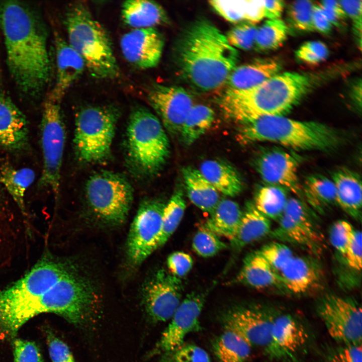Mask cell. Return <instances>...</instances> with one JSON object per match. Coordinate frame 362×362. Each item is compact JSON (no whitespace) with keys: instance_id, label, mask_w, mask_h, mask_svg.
I'll use <instances>...</instances> for the list:
<instances>
[{"instance_id":"6da1fadb","label":"cell","mask_w":362,"mask_h":362,"mask_svg":"<svg viewBox=\"0 0 362 362\" xmlns=\"http://www.w3.org/2000/svg\"><path fill=\"white\" fill-rule=\"evenodd\" d=\"M96 290L77 268L49 255L0 290V338H13L27 321L43 313L83 326L97 308Z\"/></svg>"},{"instance_id":"7a4b0ae2","label":"cell","mask_w":362,"mask_h":362,"mask_svg":"<svg viewBox=\"0 0 362 362\" xmlns=\"http://www.w3.org/2000/svg\"><path fill=\"white\" fill-rule=\"evenodd\" d=\"M0 28L11 76L25 95L38 98L48 84L51 74L48 34L44 21L24 3L2 1Z\"/></svg>"},{"instance_id":"3957f363","label":"cell","mask_w":362,"mask_h":362,"mask_svg":"<svg viewBox=\"0 0 362 362\" xmlns=\"http://www.w3.org/2000/svg\"><path fill=\"white\" fill-rule=\"evenodd\" d=\"M178 71L199 91H213L226 84L239 55L221 31L205 19L195 21L181 33L174 48Z\"/></svg>"},{"instance_id":"277c9868","label":"cell","mask_w":362,"mask_h":362,"mask_svg":"<svg viewBox=\"0 0 362 362\" xmlns=\"http://www.w3.org/2000/svg\"><path fill=\"white\" fill-rule=\"evenodd\" d=\"M313 84L311 77L285 72L244 90L227 89L219 101L231 121L263 116H284L301 100Z\"/></svg>"},{"instance_id":"5b68a950","label":"cell","mask_w":362,"mask_h":362,"mask_svg":"<svg viewBox=\"0 0 362 362\" xmlns=\"http://www.w3.org/2000/svg\"><path fill=\"white\" fill-rule=\"evenodd\" d=\"M233 122L238 141L245 144L269 142L297 151L329 152L338 148L343 141L337 129L318 122L263 116Z\"/></svg>"},{"instance_id":"8992f818","label":"cell","mask_w":362,"mask_h":362,"mask_svg":"<svg viewBox=\"0 0 362 362\" xmlns=\"http://www.w3.org/2000/svg\"><path fill=\"white\" fill-rule=\"evenodd\" d=\"M64 23L68 43L83 59L93 76L99 79L119 76V68L110 36L94 18L84 2L76 1L68 6Z\"/></svg>"},{"instance_id":"52a82bcc","label":"cell","mask_w":362,"mask_h":362,"mask_svg":"<svg viewBox=\"0 0 362 362\" xmlns=\"http://www.w3.org/2000/svg\"><path fill=\"white\" fill-rule=\"evenodd\" d=\"M127 146L133 164L147 174L158 171L170 154L169 139L159 119L140 106L134 107L130 115Z\"/></svg>"},{"instance_id":"ba28073f","label":"cell","mask_w":362,"mask_h":362,"mask_svg":"<svg viewBox=\"0 0 362 362\" xmlns=\"http://www.w3.org/2000/svg\"><path fill=\"white\" fill-rule=\"evenodd\" d=\"M119 116V109L113 105L89 106L78 111L73 142L79 160L96 163L108 158Z\"/></svg>"},{"instance_id":"9c48e42d","label":"cell","mask_w":362,"mask_h":362,"mask_svg":"<svg viewBox=\"0 0 362 362\" xmlns=\"http://www.w3.org/2000/svg\"><path fill=\"white\" fill-rule=\"evenodd\" d=\"M85 194L94 214L104 222L123 223L133 200V189L121 175L102 171L91 176L85 186Z\"/></svg>"},{"instance_id":"30bf717a","label":"cell","mask_w":362,"mask_h":362,"mask_svg":"<svg viewBox=\"0 0 362 362\" xmlns=\"http://www.w3.org/2000/svg\"><path fill=\"white\" fill-rule=\"evenodd\" d=\"M61 102L49 96L44 102L40 124L43 169L38 186L51 190L57 199L60 191V173L66 132Z\"/></svg>"},{"instance_id":"8fae6325","label":"cell","mask_w":362,"mask_h":362,"mask_svg":"<svg viewBox=\"0 0 362 362\" xmlns=\"http://www.w3.org/2000/svg\"><path fill=\"white\" fill-rule=\"evenodd\" d=\"M278 225L270 236L282 242L297 245L317 258L323 252L325 238L318 220L310 208L302 201L288 198Z\"/></svg>"},{"instance_id":"7c38bea8","label":"cell","mask_w":362,"mask_h":362,"mask_svg":"<svg viewBox=\"0 0 362 362\" xmlns=\"http://www.w3.org/2000/svg\"><path fill=\"white\" fill-rule=\"evenodd\" d=\"M316 311L336 341L341 344H361V308L354 299L326 294L318 302Z\"/></svg>"},{"instance_id":"4fadbf2b","label":"cell","mask_w":362,"mask_h":362,"mask_svg":"<svg viewBox=\"0 0 362 362\" xmlns=\"http://www.w3.org/2000/svg\"><path fill=\"white\" fill-rule=\"evenodd\" d=\"M165 205L160 201L149 200L140 206L127 242V256L133 266L140 265L158 248Z\"/></svg>"},{"instance_id":"5bb4252c","label":"cell","mask_w":362,"mask_h":362,"mask_svg":"<svg viewBox=\"0 0 362 362\" xmlns=\"http://www.w3.org/2000/svg\"><path fill=\"white\" fill-rule=\"evenodd\" d=\"M184 287L180 278L160 269L144 283L142 302L148 317L153 322L170 319L183 300Z\"/></svg>"},{"instance_id":"9a60e30c","label":"cell","mask_w":362,"mask_h":362,"mask_svg":"<svg viewBox=\"0 0 362 362\" xmlns=\"http://www.w3.org/2000/svg\"><path fill=\"white\" fill-rule=\"evenodd\" d=\"M207 294L193 291L183 299L160 339L149 353V357L172 350L184 343L188 335L201 329L200 317Z\"/></svg>"},{"instance_id":"2e32d148","label":"cell","mask_w":362,"mask_h":362,"mask_svg":"<svg viewBox=\"0 0 362 362\" xmlns=\"http://www.w3.org/2000/svg\"><path fill=\"white\" fill-rule=\"evenodd\" d=\"M272 312L255 305H237L221 314L224 330L236 333L251 347L266 348L269 341Z\"/></svg>"},{"instance_id":"e0dca14e","label":"cell","mask_w":362,"mask_h":362,"mask_svg":"<svg viewBox=\"0 0 362 362\" xmlns=\"http://www.w3.org/2000/svg\"><path fill=\"white\" fill-rule=\"evenodd\" d=\"M307 332L302 324L289 313L273 314L269 341L264 349L273 360L294 361L306 346Z\"/></svg>"},{"instance_id":"ac0fdd59","label":"cell","mask_w":362,"mask_h":362,"mask_svg":"<svg viewBox=\"0 0 362 362\" xmlns=\"http://www.w3.org/2000/svg\"><path fill=\"white\" fill-rule=\"evenodd\" d=\"M299 164L293 154L277 147L262 149L253 159L255 169L265 183L297 195L302 192L297 173Z\"/></svg>"},{"instance_id":"d6986e66","label":"cell","mask_w":362,"mask_h":362,"mask_svg":"<svg viewBox=\"0 0 362 362\" xmlns=\"http://www.w3.org/2000/svg\"><path fill=\"white\" fill-rule=\"evenodd\" d=\"M147 99L169 134L179 135L184 121L194 105L192 96L180 86L155 84L149 89Z\"/></svg>"},{"instance_id":"ffe728a7","label":"cell","mask_w":362,"mask_h":362,"mask_svg":"<svg viewBox=\"0 0 362 362\" xmlns=\"http://www.w3.org/2000/svg\"><path fill=\"white\" fill-rule=\"evenodd\" d=\"M120 45L127 61L136 68L145 69L158 64L164 39L155 28L136 29L122 36Z\"/></svg>"},{"instance_id":"44dd1931","label":"cell","mask_w":362,"mask_h":362,"mask_svg":"<svg viewBox=\"0 0 362 362\" xmlns=\"http://www.w3.org/2000/svg\"><path fill=\"white\" fill-rule=\"evenodd\" d=\"M279 274L282 289L296 295L317 290L324 280L321 266L312 256L294 255Z\"/></svg>"},{"instance_id":"7402d4cb","label":"cell","mask_w":362,"mask_h":362,"mask_svg":"<svg viewBox=\"0 0 362 362\" xmlns=\"http://www.w3.org/2000/svg\"><path fill=\"white\" fill-rule=\"evenodd\" d=\"M29 141L26 116L8 95L0 92V146L20 152L28 149Z\"/></svg>"},{"instance_id":"603a6c76","label":"cell","mask_w":362,"mask_h":362,"mask_svg":"<svg viewBox=\"0 0 362 362\" xmlns=\"http://www.w3.org/2000/svg\"><path fill=\"white\" fill-rule=\"evenodd\" d=\"M56 52V79L55 86L49 96L61 102L68 88L79 78L86 68L78 54L59 35L54 39Z\"/></svg>"},{"instance_id":"cb8c5ba5","label":"cell","mask_w":362,"mask_h":362,"mask_svg":"<svg viewBox=\"0 0 362 362\" xmlns=\"http://www.w3.org/2000/svg\"><path fill=\"white\" fill-rule=\"evenodd\" d=\"M336 191V202L346 213L360 221L361 217V179L347 168L335 170L331 175Z\"/></svg>"},{"instance_id":"d4e9b609","label":"cell","mask_w":362,"mask_h":362,"mask_svg":"<svg viewBox=\"0 0 362 362\" xmlns=\"http://www.w3.org/2000/svg\"><path fill=\"white\" fill-rule=\"evenodd\" d=\"M234 282L256 289H282L279 274L257 251L245 258Z\"/></svg>"},{"instance_id":"484cf974","label":"cell","mask_w":362,"mask_h":362,"mask_svg":"<svg viewBox=\"0 0 362 362\" xmlns=\"http://www.w3.org/2000/svg\"><path fill=\"white\" fill-rule=\"evenodd\" d=\"M281 68L279 62L271 59L236 66L226 81L227 89L244 90L253 87L277 74Z\"/></svg>"},{"instance_id":"4316f807","label":"cell","mask_w":362,"mask_h":362,"mask_svg":"<svg viewBox=\"0 0 362 362\" xmlns=\"http://www.w3.org/2000/svg\"><path fill=\"white\" fill-rule=\"evenodd\" d=\"M122 19L133 29L154 28L166 23L168 17L164 9L151 1L129 0L121 6Z\"/></svg>"},{"instance_id":"83f0119b","label":"cell","mask_w":362,"mask_h":362,"mask_svg":"<svg viewBox=\"0 0 362 362\" xmlns=\"http://www.w3.org/2000/svg\"><path fill=\"white\" fill-rule=\"evenodd\" d=\"M271 220L261 213L253 203H246L236 232L230 240L235 249L243 247L269 234Z\"/></svg>"},{"instance_id":"f1b7e54d","label":"cell","mask_w":362,"mask_h":362,"mask_svg":"<svg viewBox=\"0 0 362 362\" xmlns=\"http://www.w3.org/2000/svg\"><path fill=\"white\" fill-rule=\"evenodd\" d=\"M216 190L229 197H235L243 190L244 185L240 174L228 163L209 159L202 163L199 169Z\"/></svg>"},{"instance_id":"f546056e","label":"cell","mask_w":362,"mask_h":362,"mask_svg":"<svg viewBox=\"0 0 362 362\" xmlns=\"http://www.w3.org/2000/svg\"><path fill=\"white\" fill-rule=\"evenodd\" d=\"M182 174L190 201L200 210L212 213L220 201L219 192L199 169L186 166L183 168Z\"/></svg>"},{"instance_id":"4dcf8cb0","label":"cell","mask_w":362,"mask_h":362,"mask_svg":"<svg viewBox=\"0 0 362 362\" xmlns=\"http://www.w3.org/2000/svg\"><path fill=\"white\" fill-rule=\"evenodd\" d=\"M35 179V172L30 168H16L8 161L0 165V182L24 215H26L25 193Z\"/></svg>"},{"instance_id":"1f68e13d","label":"cell","mask_w":362,"mask_h":362,"mask_svg":"<svg viewBox=\"0 0 362 362\" xmlns=\"http://www.w3.org/2000/svg\"><path fill=\"white\" fill-rule=\"evenodd\" d=\"M242 214L236 202L229 199L220 200L202 228L230 240L236 232Z\"/></svg>"},{"instance_id":"d6a6232c","label":"cell","mask_w":362,"mask_h":362,"mask_svg":"<svg viewBox=\"0 0 362 362\" xmlns=\"http://www.w3.org/2000/svg\"><path fill=\"white\" fill-rule=\"evenodd\" d=\"M301 189L306 202L317 212L323 213L336 205L334 185L323 175L315 174L306 177Z\"/></svg>"},{"instance_id":"836d02e7","label":"cell","mask_w":362,"mask_h":362,"mask_svg":"<svg viewBox=\"0 0 362 362\" xmlns=\"http://www.w3.org/2000/svg\"><path fill=\"white\" fill-rule=\"evenodd\" d=\"M212 345L218 362H246L251 351V347L247 342L228 330H224L215 338Z\"/></svg>"},{"instance_id":"e575fe53","label":"cell","mask_w":362,"mask_h":362,"mask_svg":"<svg viewBox=\"0 0 362 362\" xmlns=\"http://www.w3.org/2000/svg\"><path fill=\"white\" fill-rule=\"evenodd\" d=\"M215 119L213 110L206 105H194L182 125L179 135L182 142L190 146L212 126Z\"/></svg>"},{"instance_id":"d590c367","label":"cell","mask_w":362,"mask_h":362,"mask_svg":"<svg viewBox=\"0 0 362 362\" xmlns=\"http://www.w3.org/2000/svg\"><path fill=\"white\" fill-rule=\"evenodd\" d=\"M288 199L285 189L267 185L257 190L253 204L265 217L278 222L283 214Z\"/></svg>"},{"instance_id":"8d00e7d4","label":"cell","mask_w":362,"mask_h":362,"mask_svg":"<svg viewBox=\"0 0 362 362\" xmlns=\"http://www.w3.org/2000/svg\"><path fill=\"white\" fill-rule=\"evenodd\" d=\"M186 208L182 189L176 190L163 209L158 248L163 245L178 226Z\"/></svg>"},{"instance_id":"74e56055","label":"cell","mask_w":362,"mask_h":362,"mask_svg":"<svg viewBox=\"0 0 362 362\" xmlns=\"http://www.w3.org/2000/svg\"><path fill=\"white\" fill-rule=\"evenodd\" d=\"M288 32L287 25L281 19L267 20L257 29L254 45L259 51L276 50L284 44Z\"/></svg>"},{"instance_id":"f35d334b","label":"cell","mask_w":362,"mask_h":362,"mask_svg":"<svg viewBox=\"0 0 362 362\" xmlns=\"http://www.w3.org/2000/svg\"><path fill=\"white\" fill-rule=\"evenodd\" d=\"M159 356L158 362H211L208 353L202 347L185 342Z\"/></svg>"},{"instance_id":"ab89813d","label":"cell","mask_w":362,"mask_h":362,"mask_svg":"<svg viewBox=\"0 0 362 362\" xmlns=\"http://www.w3.org/2000/svg\"><path fill=\"white\" fill-rule=\"evenodd\" d=\"M227 246L218 236L203 228L197 231L192 241L193 250L203 257H212Z\"/></svg>"},{"instance_id":"60d3db41","label":"cell","mask_w":362,"mask_h":362,"mask_svg":"<svg viewBox=\"0 0 362 362\" xmlns=\"http://www.w3.org/2000/svg\"><path fill=\"white\" fill-rule=\"evenodd\" d=\"M278 273L295 255L292 250L281 242H272L256 251Z\"/></svg>"},{"instance_id":"b9f144b4","label":"cell","mask_w":362,"mask_h":362,"mask_svg":"<svg viewBox=\"0 0 362 362\" xmlns=\"http://www.w3.org/2000/svg\"><path fill=\"white\" fill-rule=\"evenodd\" d=\"M314 6L309 1H297L290 4L288 17L295 28L305 32L314 31L312 22Z\"/></svg>"},{"instance_id":"7bdbcfd3","label":"cell","mask_w":362,"mask_h":362,"mask_svg":"<svg viewBox=\"0 0 362 362\" xmlns=\"http://www.w3.org/2000/svg\"><path fill=\"white\" fill-rule=\"evenodd\" d=\"M257 29L253 24L242 22L231 29L226 37L229 44L236 49L248 50L254 45Z\"/></svg>"},{"instance_id":"ee69618b","label":"cell","mask_w":362,"mask_h":362,"mask_svg":"<svg viewBox=\"0 0 362 362\" xmlns=\"http://www.w3.org/2000/svg\"><path fill=\"white\" fill-rule=\"evenodd\" d=\"M209 3L226 20L233 23L246 21L248 1H211Z\"/></svg>"},{"instance_id":"f6af8a7d","label":"cell","mask_w":362,"mask_h":362,"mask_svg":"<svg viewBox=\"0 0 362 362\" xmlns=\"http://www.w3.org/2000/svg\"><path fill=\"white\" fill-rule=\"evenodd\" d=\"M354 230V228L349 222L343 220L335 222L330 227V242L342 258Z\"/></svg>"},{"instance_id":"bcb514c9","label":"cell","mask_w":362,"mask_h":362,"mask_svg":"<svg viewBox=\"0 0 362 362\" xmlns=\"http://www.w3.org/2000/svg\"><path fill=\"white\" fill-rule=\"evenodd\" d=\"M329 55L327 46L319 41H311L302 44L296 51V56L308 64H317L326 60Z\"/></svg>"},{"instance_id":"7dc6e473","label":"cell","mask_w":362,"mask_h":362,"mask_svg":"<svg viewBox=\"0 0 362 362\" xmlns=\"http://www.w3.org/2000/svg\"><path fill=\"white\" fill-rule=\"evenodd\" d=\"M13 352L15 362H43L39 348L32 341L16 339Z\"/></svg>"},{"instance_id":"c3c4849f","label":"cell","mask_w":362,"mask_h":362,"mask_svg":"<svg viewBox=\"0 0 362 362\" xmlns=\"http://www.w3.org/2000/svg\"><path fill=\"white\" fill-rule=\"evenodd\" d=\"M347 265L356 272L361 269V233L354 229L343 257Z\"/></svg>"},{"instance_id":"681fc988","label":"cell","mask_w":362,"mask_h":362,"mask_svg":"<svg viewBox=\"0 0 362 362\" xmlns=\"http://www.w3.org/2000/svg\"><path fill=\"white\" fill-rule=\"evenodd\" d=\"M166 263L168 272L180 279L191 270L193 265V260L190 254L178 251L168 256Z\"/></svg>"},{"instance_id":"f907efd6","label":"cell","mask_w":362,"mask_h":362,"mask_svg":"<svg viewBox=\"0 0 362 362\" xmlns=\"http://www.w3.org/2000/svg\"><path fill=\"white\" fill-rule=\"evenodd\" d=\"M47 341L52 362H70L74 360L67 345L48 330Z\"/></svg>"},{"instance_id":"816d5d0a","label":"cell","mask_w":362,"mask_h":362,"mask_svg":"<svg viewBox=\"0 0 362 362\" xmlns=\"http://www.w3.org/2000/svg\"><path fill=\"white\" fill-rule=\"evenodd\" d=\"M361 344H341L328 356V362H362Z\"/></svg>"},{"instance_id":"f5cc1de1","label":"cell","mask_w":362,"mask_h":362,"mask_svg":"<svg viewBox=\"0 0 362 362\" xmlns=\"http://www.w3.org/2000/svg\"><path fill=\"white\" fill-rule=\"evenodd\" d=\"M340 4L346 16H348L352 21L354 32L358 44L361 47V5L362 1H340Z\"/></svg>"},{"instance_id":"db71d44e","label":"cell","mask_w":362,"mask_h":362,"mask_svg":"<svg viewBox=\"0 0 362 362\" xmlns=\"http://www.w3.org/2000/svg\"><path fill=\"white\" fill-rule=\"evenodd\" d=\"M318 5L332 25L337 27L343 25L347 16L339 1H323Z\"/></svg>"},{"instance_id":"11a10c76","label":"cell","mask_w":362,"mask_h":362,"mask_svg":"<svg viewBox=\"0 0 362 362\" xmlns=\"http://www.w3.org/2000/svg\"><path fill=\"white\" fill-rule=\"evenodd\" d=\"M312 22L314 30L319 32L327 34L332 29V25L318 5L314 6Z\"/></svg>"},{"instance_id":"9f6ffc18","label":"cell","mask_w":362,"mask_h":362,"mask_svg":"<svg viewBox=\"0 0 362 362\" xmlns=\"http://www.w3.org/2000/svg\"><path fill=\"white\" fill-rule=\"evenodd\" d=\"M284 2L280 0L264 1V16L268 20L279 19L284 8Z\"/></svg>"},{"instance_id":"6f0895ef","label":"cell","mask_w":362,"mask_h":362,"mask_svg":"<svg viewBox=\"0 0 362 362\" xmlns=\"http://www.w3.org/2000/svg\"><path fill=\"white\" fill-rule=\"evenodd\" d=\"M8 193L0 182V218L9 214L10 205Z\"/></svg>"},{"instance_id":"680465c9","label":"cell","mask_w":362,"mask_h":362,"mask_svg":"<svg viewBox=\"0 0 362 362\" xmlns=\"http://www.w3.org/2000/svg\"><path fill=\"white\" fill-rule=\"evenodd\" d=\"M70 362H75V360H72V361H70Z\"/></svg>"}]
</instances>
